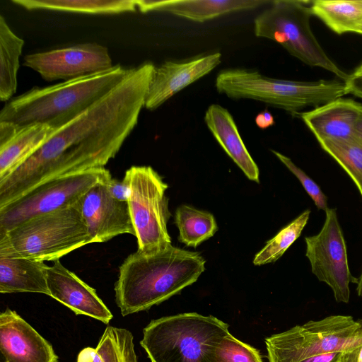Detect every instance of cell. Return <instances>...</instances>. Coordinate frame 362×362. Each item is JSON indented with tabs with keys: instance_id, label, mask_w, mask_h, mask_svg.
I'll return each instance as SVG.
<instances>
[{
	"instance_id": "cell-1",
	"label": "cell",
	"mask_w": 362,
	"mask_h": 362,
	"mask_svg": "<svg viewBox=\"0 0 362 362\" xmlns=\"http://www.w3.org/2000/svg\"><path fill=\"white\" fill-rule=\"evenodd\" d=\"M155 66L145 62L0 180V208L46 180L104 168L136 126Z\"/></svg>"
},
{
	"instance_id": "cell-2",
	"label": "cell",
	"mask_w": 362,
	"mask_h": 362,
	"mask_svg": "<svg viewBox=\"0 0 362 362\" xmlns=\"http://www.w3.org/2000/svg\"><path fill=\"white\" fill-rule=\"evenodd\" d=\"M206 260L171 244L129 255L119 267L115 301L126 316L158 305L197 281Z\"/></svg>"
},
{
	"instance_id": "cell-3",
	"label": "cell",
	"mask_w": 362,
	"mask_h": 362,
	"mask_svg": "<svg viewBox=\"0 0 362 362\" xmlns=\"http://www.w3.org/2000/svg\"><path fill=\"white\" fill-rule=\"evenodd\" d=\"M132 68L120 64L100 73L46 87H34L11 98L0 111V122L19 125L45 124L54 131L64 126L110 92Z\"/></svg>"
},
{
	"instance_id": "cell-4",
	"label": "cell",
	"mask_w": 362,
	"mask_h": 362,
	"mask_svg": "<svg viewBox=\"0 0 362 362\" xmlns=\"http://www.w3.org/2000/svg\"><path fill=\"white\" fill-rule=\"evenodd\" d=\"M215 86L233 99H252L296 114L309 106H320L346 95L337 81H296L273 78L244 68L221 70Z\"/></svg>"
},
{
	"instance_id": "cell-5",
	"label": "cell",
	"mask_w": 362,
	"mask_h": 362,
	"mask_svg": "<svg viewBox=\"0 0 362 362\" xmlns=\"http://www.w3.org/2000/svg\"><path fill=\"white\" fill-rule=\"evenodd\" d=\"M90 243L77 204L30 218L0 236V257L54 262Z\"/></svg>"
},
{
	"instance_id": "cell-6",
	"label": "cell",
	"mask_w": 362,
	"mask_h": 362,
	"mask_svg": "<svg viewBox=\"0 0 362 362\" xmlns=\"http://www.w3.org/2000/svg\"><path fill=\"white\" fill-rule=\"evenodd\" d=\"M228 328L212 315L180 313L151 320L140 344L151 362H211L214 346Z\"/></svg>"
},
{
	"instance_id": "cell-7",
	"label": "cell",
	"mask_w": 362,
	"mask_h": 362,
	"mask_svg": "<svg viewBox=\"0 0 362 362\" xmlns=\"http://www.w3.org/2000/svg\"><path fill=\"white\" fill-rule=\"evenodd\" d=\"M311 3L312 1H272L269 6L255 18V35L276 42L302 62L322 68L345 81L349 74L328 57L312 32Z\"/></svg>"
},
{
	"instance_id": "cell-8",
	"label": "cell",
	"mask_w": 362,
	"mask_h": 362,
	"mask_svg": "<svg viewBox=\"0 0 362 362\" xmlns=\"http://www.w3.org/2000/svg\"><path fill=\"white\" fill-rule=\"evenodd\" d=\"M359 320L350 315H331L264 339L269 362H300L315 355L341 352L351 346L358 334Z\"/></svg>"
},
{
	"instance_id": "cell-9",
	"label": "cell",
	"mask_w": 362,
	"mask_h": 362,
	"mask_svg": "<svg viewBox=\"0 0 362 362\" xmlns=\"http://www.w3.org/2000/svg\"><path fill=\"white\" fill-rule=\"evenodd\" d=\"M112 177L104 168L57 177L41 182L0 208V236L38 215L76 205L93 186Z\"/></svg>"
},
{
	"instance_id": "cell-10",
	"label": "cell",
	"mask_w": 362,
	"mask_h": 362,
	"mask_svg": "<svg viewBox=\"0 0 362 362\" xmlns=\"http://www.w3.org/2000/svg\"><path fill=\"white\" fill-rule=\"evenodd\" d=\"M123 180L129 187L127 202L138 250L171 244L167 228L171 216L165 195L168 186L161 176L150 166H132Z\"/></svg>"
},
{
	"instance_id": "cell-11",
	"label": "cell",
	"mask_w": 362,
	"mask_h": 362,
	"mask_svg": "<svg viewBox=\"0 0 362 362\" xmlns=\"http://www.w3.org/2000/svg\"><path fill=\"white\" fill-rule=\"evenodd\" d=\"M305 255L311 271L320 281L329 286L335 300L347 303L350 284H357L349 269L346 242L336 209L325 211V220L320 231L305 238Z\"/></svg>"
},
{
	"instance_id": "cell-12",
	"label": "cell",
	"mask_w": 362,
	"mask_h": 362,
	"mask_svg": "<svg viewBox=\"0 0 362 362\" xmlns=\"http://www.w3.org/2000/svg\"><path fill=\"white\" fill-rule=\"evenodd\" d=\"M23 65L47 81H64L107 71L114 65L106 47L96 43L28 54Z\"/></svg>"
},
{
	"instance_id": "cell-13",
	"label": "cell",
	"mask_w": 362,
	"mask_h": 362,
	"mask_svg": "<svg viewBox=\"0 0 362 362\" xmlns=\"http://www.w3.org/2000/svg\"><path fill=\"white\" fill-rule=\"evenodd\" d=\"M105 183L93 186L78 203L90 243L107 242L122 234L135 235L128 202L112 197Z\"/></svg>"
},
{
	"instance_id": "cell-14",
	"label": "cell",
	"mask_w": 362,
	"mask_h": 362,
	"mask_svg": "<svg viewBox=\"0 0 362 362\" xmlns=\"http://www.w3.org/2000/svg\"><path fill=\"white\" fill-rule=\"evenodd\" d=\"M221 54L200 55L182 61H166L155 66L144 107L154 110L181 90L214 70L221 62Z\"/></svg>"
},
{
	"instance_id": "cell-15",
	"label": "cell",
	"mask_w": 362,
	"mask_h": 362,
	"mask_svg": "<svg viewBox=\"0 0 362 362\" xmlns=\"http://www.w3.org/2000/svg\"><path fill=\"white\" fill-rule=\"evenodd\" d=\"M0 362H58L52 345L15 310L0 314Z\"/></svg>"
},
{
	"instance_id": "cell-16",
	"label": "cell",
	"mask_w": 362,
	"mask_h": 362,
	"mask_svg": "<svg viewBox=\"0 0 362 362\" xmlns=\"http://www.w3.org/2000/svg\"><path fill=\"white\" fill-rule=\"evenodd\" d=\"M49 296L57 300L76 315H83L104 324L113 315L98 296L96 291L56 260L47 272Z\"/></svg>"
},
{
	"instance_id": "cell-17",
	"label": "cell",
	"mask_w": 362,
	"mask_h": 362,
	"mask_svg": "<svg viewBox=\"0 0 362 362\" xmlns=\"http://www.w3.org/2000/svg\"><path fill=\"white\" fill-rule=\"evenodd\" d=\"M362 105L351 99L337 98L300 114L318 141L354 138V127Z\"/></svg>"
},
{
	"instance_id": "cell-18",
	"label": "cell",
	"mask_w": 362,
	"mask_h": 362,
	"mask_svg": "<svg viewBox=\"0 0 362 362\" xmlns=\"http://www.w3.org/2000/svg\"><path fill=\"white\" fill-rule=\"evenodd\" d=\"M272 1L261 0H170L136 1L141 12L165 11L192 21L204 23L220 16L259 7Z\"/></svg>"
},
{
	"instance_id": "cell-19",
	"label": "cell",
	"mask_w": 362,
	"mask_h": 362,
	"mask_svg": "<svg viewBox=\"0 0 362 362\" xmlns=\"http://www.w3.org/2000/svg\"><path fill=\"white\" fill-rule=\"evenodd\" d=\"M204 122L222 148L247 177L259 183V168L245 146L228 110L218 104L211 105L205 112Z\"/></svg>"
},
{
	"instance_id": "cell-20",
	"label": "cell",
	"mask_w": 362,
	"mask_h": 362,
	"mask_svg": "<svg viewBox=\"0 0 362 362\" xmlns=\"http://www.w3.org/2000/svg\"><path fill=\"white\" fill-rule=\"evenodd\" d=\"M0 139V180L4 179L35 153L55 132L41 123L13 124Z\"/></svg>"
},
{
	"instance_id": "cell-21",
	"label": "cell",
	"mask_w": 362,
	"mask_h": 362,
	"mask_svg": "<svg viewBox=\"0 0 362 362\" xmlns=\"http://www.w3.org/2000/svg\"><path fill=\"white\" fill-rule=\"evenodd\" d=\"M45 262L0 257V293H38L49 296Z\"/></svg>"
},
{
	"instance_id": "cell-22",
	"label": "cell",
	"mask_w": 362,
	"mask_h": 362,
	"mask_svg": "<svg viewBox=\"0 0 362 362\" xmlns=\"http://www.w3.org/2000/svg\"><path fill=\"white\" fill-rule=\"evenodd\" d=\"M76 362H137L134 337L125 328L107 326L96 347L83 349Z\"/></svg>"
},
{
	"instance_id": "cell-23",
	"label": "cell",
	"mask_w": 362,
	"mask_h": 362,
	"mask_svg": "<svg viewBox=\"0 0 362 362\" xmlns=\"http://www.w3.org/2000/svg\"><path fill=\"white\" fill-rule=\"evenodd\" d=\"M28 10L47 9L88 14H111L136 11V0H12Z\"/></svg>"
},
{
	"instance_id": "cell-24",
	"label": "cell",
	"mask_w": 362,
	"mask_h": 362,
	"mask_svg": "<svg viewBox=\"0 0 362 362\" xmlns=\"http://www.w3.org/2000/svg\"><path fill=\"white\" fill-rule=\"evenodd\" d=\"M24 40L10 28L0 16V99L10 100L16 91L19 58Z\"/></svg>"
},
{
	"instance_id": "cell-25",
	"label": "cell",
	"mask_w": 362,
	"mask_h": 362,
	"mask_svg": "<svg viewBox=\"0 0 362 362\" xmlns=\"http://www.w3.org/2000/svg\"><path fill=\"white\" fill-rule=\"evenodd\" d=\"M310 8L313 16L339 35L355 33L362 21V0H316Z\"/></svg>"
},
{
	"instance_id": "cell-26",
	"label": "cell",
	"mask_w": 362,
	"mask_h": 362,
	"mask_svg": "<svg viewBox=\"0 0 362 362\" xmlns=\"http://www.w3.org/2000/svg\"><path fill=\"white\" fill-rule=\"evenodd\" d=\"M175 223L179 230V241L197 247L218 230L214 216L209 212L187 205H181L175 211Z\"/></svg>"
},
{
	"instance_id": "cell-27",
	"label": "cell",
	"mask_w": 362,
	"mask_h": 362,
	"mask_svg": "<svg viewBox=\"0 0 362 362\" xmlns=\"http://www.w3.org/2000/svg\"><path fill=\"white\" fill-rule=\"evenodd\" d=\"M354 181L362 197V144L354 138L319 141Z\"/></svg>"
},
{
	"instance_id": "cell-28",
	"label": "cell",
	"mask_w": 362,
	"mask_h": 362,
	"mask_svg": "<svg viewBox=\"0 0 362 362\" xmlns=\"http://www.w3.org/2000/svg\"><path fill=\"white\" fill-rule=\"evenodd\" d=\"M310 215V211L307 209L282 228L255 255L253 264L259 266L275 262L279 259L299 238L309 220Z\"/></svg>"
},
{
	"instance_id": "cell-29",
	"label": "cell",
	"mask_w": 362,
	"mask_h": 362,
	"mask_svg": "<svg viewBox=\"0 0 362 362\" xmlns=\"http://www.w3.org/2000/svg\"><path fill=\"white\" fill-rule=\"evenodd\" d=\"M211 362H264L259 351L241 341L230 332L214 346Z\"/></svg>"
},
{
	"instance_id": "cell-30",
	"label": "cell",
	"mask_w": 362,
	"mask_h": 362,
	"mask_svg": "<svg viewBox=\"0 0 362 362\" xmlns=\"http://www.w3.org/2000/svg\"><path fill=\"white\" fill-rule=\"evenodd\" d=\"M272 153L298 178L317 209L326 211L328 209L327 199L320 187L307 174L296 165L287 156L276 151Z\"/></svg>"
},
{
	"instance_id": "cell-31",
	"label": "cell",
	"mask_w": 362,
	"mask_h": 362,
	"mask_svg": "<svg viewBox=\"0 0 362 362\" xmlns=\"http://www.w3.org/2000/svg\"><path fill=\"white\" fill-rule=\"evenodd\" d=\"M359 322L360 327L356 341L339 353L336 362H362V319Z\"/></svg>"
},
{
	"instance_id": "cell-32",
	"label": "cell",
	"mask_w": 362,
	"mask_h": 362,
	"mask_svg": "<svg viewBox=\"0 0 362 362\" xmlns=\"http://www.w3.org/2000/svg\"><path fill=\"white\" fill-rule=\"evenodd\" d=\"M344 83L346 94L351 93L362 98V64L349 74Z\"/></svg>"
},
{
	"instance_id": "cell-33",
	"label": "cell",
	"mask_w": 362,
	"mask_h": 362,
	"mask_svg": "<svg viewBox=\"0 0 362 362\" xmlns=\"http://www.w3.org/2000/svg\"><path fill=\"white\" fill-rule=\"evenodd\" d=\"M105 186L107 192L112 197L118 200L127 202L129 187L123 180L120 181L111 177L105 183Z\"/></svg>"
},
{
	"instance_id": "cell-34",
	"label": "cell",
	"mask_w": 362,
	"mask_h": 362,
	"mask_svg": "<svg viewBox=\"0 0 362 362\" xmlns=\"http://www.w3.org/2000/svg\"><path fill=\"white\" fill-rule=\"evenodd\" d=\"M255 122L257 126L260 129H267L275 124L274 117L270 112L267 110L259 112L256 117Z\"/></svg>"
},
{
	"instance_id": "cell-35",
	"label": "cell",
	"mask_w": 362,
	"mask_h": 362,
	"mask_svg": "<svg viewBox=\"0 0 362 362\" xmlns=\"http://www.w3.org/2000/svg\"><path fill=\"white\" fill-rule=\"evenodd\" d=\"M340 352H327L315 355L300 362H336Z\"/></svg>"
},
{
	"instance_id": "cell-36",
	"label": "cell",
	"mask_w": 362,
	"mask_h": 362,
	"mask_svg": "<svg viewBox=\"0 0 362 362\" xmlns=\"http://www.w3.org/2000/svg\"><path fill=\"white\" fill-rule=\"evenodd\" d=\"M354 138L362 144V110L354 124Z\"/></svg>"
},
{
	"instance_id": "cell-37",
	"label": "cell",
	"mask_w": 362,
	"mask_h": 362,
	"mask_svg": "<svg viewBox=\"0 0 362 362\" xmlns=\"http://www.w3.org/2000/svg\"><path fill=\"white\" fill-rule=\"evenodd\" d=\"M356 292L358 296L362 297V272L361 275L358 278V281L356 284Z\"/></svg>"
},
{
	"instance_id": "cell-38",
	"label": "cell",
	"mask_w": 362,
	"mask_h": 362,
	"mask_svg": "<svg viewBox=\"0 0 362 362\" xmlns=\"http://www.w3.org/2000/svg\"><path fill=\"white\" fill-rule=\"evenodd\" d=\"M355 33L362 35V21L357 27Z\"/></svg>"
}]
</instances>
